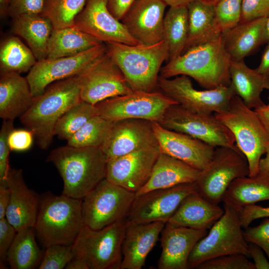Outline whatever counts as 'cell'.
I'll return each mask as SVG.
<instances>
[{
  "instance_id": "6da1fadb",
  "label": "cell",
  "mask_w": 269,
  "mask_h": 269,
  "mask_svg": "<svg viewBox=\"0 0 269 269\" xmlns=\"http://www.w3.org/2000/svg\"><path fill=\"white\" fill-rule=\"evenodd\" d=\"M232 59L222 36L188 49L161 67L160 76L171 78L186 75L206 89L229 86Z\"/></svg>"
},
{
  "instance_id": "7a4b0ae2",
  "label": "cell",
  "mask_w": 269,
  "mask_h": 269,
  "mask_svg": "<svg viewBox=\"0 0 269 269\" xmlns=\"http://www.w3.org/2000/svg\"><path fill=\"white\" fill-rule=\"evenodd\" d=\"M80 74L49 85L43 94L34 97L31 106L20 117L21 124L33 133L40 148L50 146L59 119L82 100Z\"/></svg>"
},
{
  "instance_id": "3957f363",
  "label": "cell",
  "mask_w": 269,
  "mask_h": 269,
  "mask_svg": "<svg viewBox=\"0 0 269 269\" xmlns=\"http://www.w3.org/2000/svg\"><path fill=\"white\" fill-rule=\"evenodd\" d=\"M47 161L56 168L63 181L62 194L82 199L106 178L107 157L101 147L69 145L52 150Z\"/></svg>"
},
{
  "instance_id": "277c9868",
  "label": "cell",
  "mask_w": 269,
  "mask_h": 269,
  "mask_svg": "<svg viewBox=\"0 0 269 269\" xmlns=\"http://www.w3.org/2000/svg\"><path fill=\"white\" fill-rule=\"evenodd\" d=\"M82 199L49 193L41 197L34 229L45 247L72 245L85 226Z\"/></svg>"
},
{
  "instance_id": "5b68a950",
  "label": "cell",
  "mask_w": 269,
  "mask_h": 269,
  "mask_svg": "<svg viewBox=\"0 0 269 269\" xmlns=\"http://www.w3.org/2000/svg\"><path fill=\"white\" fill-rule=\"evenodd\" d=\"M107 52L133 91L152 92L157 87L161 65L168 60L165 41L151 45L105 43Z\"/></svg>"
},
{
  "instance_id": "8992f818",
  "label": "cell",
  "mask_w": 269,
  "mask_h": 269,
  "mask_svg": "<svg viewBox=\"0 0 269 269\" xmlns=\"http://www.w3.org/2000/svg\"><path fill=\"white\" fill-rule=\"evenodd\" d=\"M214 115L233 134L237 146L248 162L249 176L257 175L269 142V134L256 112L235 95L226 111Z\"/></svg>"
},
{
  "instance_id": "52a82bcc",
  "label": "cell",
  "mask_w": 269,
  "mask_h": 269,
  "mask_svg": "<svg viewBox=\"0 0 269 269\" xmlns=\"http://www.w3.org/2000/svg\"><path fill=\"white\" fill-rule=\"evenodd\" d=\"M126 219L100 230L84 226L72 245L74 258L84 261L88 269H120Z\"/></svg>"
},
{
  "instance_id": "ba28073f",
  "label": "cell",
  "mask_w": 269,
  "mask_h": 269,
  "mask_svg": "<svg viewBox=\"0 0 269 269\" xmlns=\"http://www.w3.org/2000/svg\"><path fill=\"white\" fill-rule=\"evenodd\" d=\"M224 209L222 216L194 246L188 259V269H196L207 260L224 255L242 254L250 257L238 212L225 204Z\"/></svg>"
},
{
  "instance_id": "9c48e42d",
  "label": "cell",
  "mask_w": 269,
  "mask_h": 269,
  "mask_svg": "<svg viewBox=\"0 0 269 269\" xmlns=\"http://www.w3.org/2000/svg\"><path fill=\"white\" fill-rule=\"evenodd\" d=\"M135 198V193L104 179L82 199L85 226L100 230L125 219Z\"/></svg>"
},
{
  "instance_id": "30bf717a",
  "label": "cell",
  "mask_w": 269,
  "mask_h": 269,
  "mask_svg": "<svg viewBox=\"0 0 269 269\" xmlns=\"http://www.w3.org/2000/svg\"><path fill=\"white\" fill-rule=\"evenodd\" d=\"M249 174L247 159L237 145L217 147L211 160L195 182L197 192L211 202L219 204L231 183Z\"/></svg>"
},
{
  "instance_id": "8fae6325",
  "label": "cell",
  "mask_w": 269,
  "mask_h": 269,
  "mask_svg": "<svg viewBox=\"0 0 269 269\" xmlns=\"http://www.w3.org/2000/svg\"><path fill=\"white\" fill-rule=\"evenodd\" d=\"M158 123L164 128L187 134L215 147L236 145L232 133L214 114L197 113L176 104L167 109Z\"/></svg>"
},
{
  "instance_id": "7c38bea8",
  "label": "cell",
  "mask_w": 269,
  "mask_h": 269,
  "mask_svg": "<svg viewBox=\"0 0 269 269\" xmlns=\"http://www.w3.org/2000/svg\"><path fill=\"white\" fill-rule=\"evenodd\" d=\"M178 104L161 92L133 91L97 104L98 115L114 122L137 119L159 123L170 106Z\"/></svg>"
},
{
  "instance_id": "4fadbf2b",
  "label": "cell",
  "mask_w": 269,
  "mask_h": 269,
  "mask_svg": "<svg viewBox=\"0 0 269 269\" xmlns=\"http://www.w3.org/2000/svg\"><path fill=\"white\" fill-rule=\"evenodd\" d=\"M157 87L161 92L184 108L204 114L226 111L232 98L236 95L231 85L213 89L197 90L186 75L172 79L159 76Z\"/></svg>"
},
{
  "instance_id": "5bb4252c",
  "label": "cell",
  "mask_w": 269,
  "mask_h": 269,
  "mask_svg": "<svg viewBox=\"0 0 269 269\" xmlns=\"http://www.w3.org/2000/svg\"><path fill=\"white\" fill-rule=\"evenodd\" d=\"M133 91L123 73L107 52L80 74V97L95 105L107 99Z\"/></svg>"
},
{
  "instance_id": "9a60e30c",
  "label": "cell",
  "mask_w": 269,
  "mask_h": 269,
  "mask_svg": "<svg viewBox=\"0 0 269 269\" xmlns=\"http://www.w3.org/2000/svg\"><path fill=\"white\" fill-rule=\"evenodd\" d=\"M107 50L106 44L101 43L75 55L37 61L26 76L32 95H41L54 82L80 74Z\"/></svg>"
},
{
  "instance_id": "2e32d148",
  "label": "cell",
  "mask_w": 269,
  "mask_h": 269,
  "mask_svg": "<svg viewBox=\"0 0 269 269\" xmlns=\"http://www.w3.org/2000/svg\"><path fill=\"white\" fill-rule=\"evenodd\" d=\"M197 191L195 182L148 191L135 198L126 218L127 223H167L182 201Z\"/></svg>"
},
{
  "instance_id": "e0dca14e",
  "label": "cell",
  "mask_w": 269,
  "mask_h": 269,
  "mask_svg": "<svg viewBox=\"0 0 269 269\" xmlns=\"http://www.w3.org/2000/svg\"><path fill=\"white\" fill-rule=\"evenodd\" d=\"M73 26L101 42L139 44L121 21L111 13L107 0H87L76 17Z\"/></svg>"
},
{
  "instance_id": "ac0fdd59",
  "label": "cell",
  "mask_w": 269,
  "mask_h": 269,
  "mask_svg": "<svg viewBox=\"0 0 269 269\" xmlns=\"http://www.w3.org/2000/svg\"><path fill=\"white\" fill-rule=\"evenodd\" d=\"M160 153L158 144L108 160L106 179L136 193L149 180Z\"/></svg>"
},
{
  "instance_id": "d6986e66",
  "label": "cell",
  "mask_w": 269,
  "mask_h": 269,
  "mask_svg": "<svg viewBox=\"0 0 269 269\" xmlns=\"http://www.w3.org/2000/svg\"><path fill=\"white\" fill-rule=\"evenodd\" d=\"M158 145L152 122L137 119L113 122L101 148L107 161L138 150Z\"/></svg>"
},
{
  "instance_id": "ffe728a7",
  "label": "cell",
  "mask_w": 269,
  "mask_h": 269,
  "mask_svg": "<svg viewBox=\"0 0 269 269\" xmlns=\"http://www.w3.org/2000/svg\"><path fill=\"white\" fill-rule=\"evenodd\" d=\"M167 6L161 0H134L121 21L139 44H154L163 40Z\"/></svg>"
},
{
  "instance_id": "44dd1931",
  "label": "cell",
  "mask_w": 269,
  "mask_h": 269,
  "mask_svg": "<svg viewBox=\"0 0 269 269\" xmlns=\"http://www.w3.org/2000/svg\"><path fill=\"white\" fill-rule=\"evenodd\" d=\"M152 127L160 152L203 170L211 160L216 147L187 134L170 130L157 122Z\"/></svg>"
},
{
  "instance_id": "7402d4cb",
  "label": "cell",
  "mask_w": 269,
  "mask_h": 269,
  "mask_svg": "<svg viewBox=\"0 0 269 269\" xmlns=\"http://www.w3.org/2000/svg\"><path fill=\"white\" fill-rule=\"evenodd\" d=\"M6 182L9 191V200L5 218L17 232L34 227L41 197L28 187L21 169L10 168Z\"/></svg>"
},
{
  "instance_id": "603a6c76",
  "label": "cell",
  "mask_w": 269,
  "mask_h": 269,
  "mask_svg": "<svg viewBox=\"0 0 269 269\" xmlns=\"http://www.w3.org/2000/svg\"><path fill=\"white\" fill-rule=\"evenodd\" d=\"M207 230L174 226L167 223L161 235V253L159 269H187L189 256L197 243Z\"/></svg>"
},
{
  "instance_id": "cb8c5ba5",
  "label": "cell",
  "mask_w": 269,
  "mask_h": 269,
  "mask_svg": "<svg viewBox=\"0 0 269 269\" xmlns=\"http://www.w3.org/2000/svg\"><path fill=\"white\" fill-rule=\"evenodd\" d=\"M166 223H127L122 243L120 269H141Z\"/></svg>"
},
{
  "instance_id": "d4e9b609",
  "label": "cell",
  "mask_w": 269,
  "mask_h": 269,
  "mask_svg": "<svg viewBox=\"0 0 269 269\" xmlns=\"http://www.w3.org/2000/svg\"><path fill=\"white\" fill-rule=\"evenodd\" d=\"M200 172V170L187 163L160 152L149 180L135 193V196L153 190L195 182Z\"/></svg>"
},
{
  "instance_id": "484cf974",
  "label": "cell",
  "mask_w": 269,
  "mask_h": 269,
  "mask_svg": "<svg viewBox=\"0 0 269 269\" xmlns=\"http://www.w3.org/2000/svg\"><path fill=\"white\" fill-rule=\"evenodd\" d=\"M224 212V208L195 191L184 198L167 223L174 226L207 230Z\"/></svg>"
},
{
  "instance_id": "4316f807",
  "label": "cell",
  "mask_w": 269,
  "mask_h": 269,
  "mask_svg": "<svg viewBox=\"0 0 269 269\" xmlns=\"http://www.w3.org/2000/svg\"><path fill=\"white\" fill-rule=\"evenodd\" d=\"M34 97L28 82L20 73L0 72V117L13 120L22 116L31 106Z\"/></svg>"
},
{
  "instance_id": "83f0119b",
  "label": "cell",
  "mask_w": 269,
  "mask_h": 269,
  "mask_svg": "<svg viewBox=\"0 0 269 269\" xmlns=\"http://www.w3.org/2000/svg\"><path fill=\"white\" fill-rule=\"evenodd\" d=\"M267 17L240 22L222 34L225 48L232 60H243L268 42Z\"/></svg>"
},
{
  "instance_id": "f1b7e54d",
  "label": "cell",
  "mask_w": 269,
  "mask_h": 269,
  "mask_svg": "<svg viewBox=\"0 0 269 269\" xmlns=\"http://www.w3.org/2000/svg\"><path fill=\"white\" fill-rule=\"evenodd\" d=\"M229 72L230 85L247 107L256 109L265 105L261 94L264 90H269V77L249 67L244 60H232Z\"/></svg>"
},
{
  "instance_id": "f546056e",
  "label": "cell",
  "mask_w": 269,
  "mask_h": 269,
  "mask_svg": "<svg viewBox=\"0 0 269 269\" xmlns=\"http://www.w3.org/2000/svg\"><path fill=\"white\" fill-rule=\"evenodd\" d=\"M215 5L204 0H192L187 4L189 31L183 53L192 47L222 35L216 17Z\"/></svg>"
},
{
  "instance_id": "4dcf8cb0",
  "label": "cell",
  "mask_w": 269,
  "mask_h": 269,
  "mask_svg": "<svg viewBox=\"0 0 269 269\" xmlns=\"http://www.w3.org/2000/svg\"><path fill=\"white\" fill-rule=\"evenodd\" d=\"M269 200V172L235 179L225 191L222 202L237 212L258 202Z\"/></svg>"
},
{
  "instance_id": "1f68e13d",
  "label": "cell",
  "mask_w": 269,
  "mask_h": 269,
  "mask_svg": "<svg viewBox=\"0 0 269 269\" xmlns=\"http://www.w3.org/2000/svg\"><path fill=\"white\" fill-rule=\"evenodd\" d=\"M12 31L22 38L37 60L47 57V45L54 29L42 14H24L12 18Z\"/></svg>"
},
{
  "instance_id": "d6a6232c",
  "label": "cell",
  "mask_w": 269,
  "mask_h": 269,
  "mask_svg": "<svg viewBox=\"0 0 269 269\" xmlns=\"http://www.w3.org/2000/svg\"><path fill=\"white\" fill-rule=\"evenodd\" d=\"M101 43L103 42L74 26L53 29L47 45L46 58L75 55Z\"/></svg>"
},
{
  "instance_id": "836d02e7",
  "label": "cell",
  "mask_w": 269,
  "mask_h": 269,
  "mask_svg": "<svg viewBox=\"0 0 269 269\" xmlns=\"http://www.w3.org/2000/svg\"><path fill=\"white\" fill-rule=\"evenodd\" d=\"M163 29L169 61L181 55L186 45L189 31L187 6L170 7L164 15Z\"/></svg>"
},
{
  "instance_id": "e575fe53",
  "label": "cell",
  "mask_w": 269,
  "mask_h": 269,
  "mask_svg": "<svg viewBox=\"0 0 269 269\" xmlns=\"http://www.w3.org/2000/svg\"><path fill=\"white\" fill-rule=\"evenodd\" d=\"M35 232L34 227L17 232L6 257L11 269H32L40 265L43 254L37 244Z\"/></svg>"
},
{
  "instance_id": "d590c367",
  "label": "cell",
  "mask_w": 269,
  "mask_h": 269,
  "mask_svg": "<svg viewBox=\"0 0 269 269\" xmlns=\"http://www.w3.org/2000/svg\"><path fill=\"white\" fill-rule=\"evenodd\" d=\"M31 49L19 37L10 36L0 45V72H29L37 62Z\"/></svg>"
},
{
  "instance_id": "8d00e7d4",
  "label": "cell",
  "mask_w": 269,
  "mask_h": 269,
  "mask_svg": "<svg viewBox=\"0 0 269 269\" xmlns=\"http://www.w3.org/2000/svg\"><path fill=\"white\" fill-rule=\"evenodd\" d=\"M98 115L95 105L81 100L70 108L58 120L55 135L69 140L90 119Z\"/></svg>"
},
{
  "instance_id": "74e56055",
  "label": "cell",
  "mask_w": 269,
  "mask_h": 269,
  "mask_svg": "<svg viewBox=\"0 0 269 269\" xmlns=\"http://www.w3.org/2000/svg\"><path fill=\"white\" fill-rule=\"evenodd\" d=\"M112 124L113 122L97 115L67 140V145L77 147H101L109 134Z\"/></svg>"
},
{
  "instance_id": "f35d334b",
  "label": "cell",
  "mask_w": 269,
  "mask_h": 269,
  "mask_svg": "<svg viewBox=\"0 0 269 269\" xmlns=\"http://www.w3.org/2000/svg\"><path fill=\"white\" fill-rule=\"evenodd\" d=\"M87 0H46L42 14L51 21L54 29L72 26L76 17Z\"/></svg>"
},
{
  "instance_id": "ab89813d",
  "label": "cell",
  "mask_w": 269,
  "mask_h": 269,
  "mask_svg": "<svg viewBox=\"0 0 269 269\" xmlns=\"http://www.w3.org/2000/svg\"><path fill=\"white\" fill-rule=\"evenodd\" d=\"M242 0H219L215 3L216 17L222 34L241 22Z\"/></svg>"
},
{
  "instance_id": "60d3db41",
  "label": "cell",
  "mask_w": 269,
  "mask_h": 269,
  "mask_svg": "<svg viewBox=\"0 0 269 269\" xmlns=\"http://www.w3.org/2000/svg\"><path fill=\"white\" fill-rule=\"evenodd\" d=\"M73 257L72 245H52L46 247L38 269H65Z\"/></svg>"
},
{
  "instance_id": "b9f144b4",
  "label": "cell",
  "mask_w": 269,
  "mask_h": 269,
  "mask_svg": "<svg viewBox=\"0 0 269 269\" xmlns=\"http://www.w3.org/2000/svg\"><path fill=\"white\" fill-rule=\"evenodd\" d=\"M198 269H256L254 264L242 254L224 255L207 260Z\"/></svg>"
},
{
  "instance_id": "7bdbcfd3",
  "label": "cell",
  "mask_w": 269,
  "mask_h": 269,
  "mask_svg": "<svg viewBox=\"0 0 269 269\" xmlns=\"http://www.w3.org/2000/svg\"><path fill=\"white\" fill-rule=\"evenodd\" d=\"M14 129L13 120H3L0 130V183H6L10 169L9 155L11 150L8 142V137Z\"/></svg>"
},
{
  "instance_id": "ee69618b",
  "label": "cell",
  "mask_w": 269,
  "mask_h": 269,
  "mask_svg": "<svg viewBox=\"0 0 269 269\" xmlns=\"http://www.w3.org/2000/svg\"><path fill=\"white\" fill-rule=\"evenodd\" d=\"M264 219L259 225L245 228L243 233L246 241L260 247L269 260V217Z\"/></svg>"
},
{
  "instance_id": "f6af8a7d",
  "label": "cell",
  "mask_w": 269,
  "mask_h": 269,
  "mask_svg": "<svg viewBox=\"0 0 269 269\" xmlns=\"http://www.w3.org/2000/svg\"><path fill=\"white\" fill-rule=\"evenodd\" d=\"M269 0H242L241 22L268 17Z\"/></svg>"
},
{
  "instance_id": "bcb514c9",
  "label": "cell",
  "mask_w": 269,
  "mask_h": 269,
  "mask_svg": "<svg viewBox=\"0 0 269 269\" xmlns=\"http://www.w3.org/2000/svg\"><path fill=\"white\" fill-rule=\"evenodd\" d=\"M46 0H10L8 16L14 18L24 14H42Z\"/></svg>"
},
{
  "instance_id": "7dc6e473",
  "label": "cell",
  "mask_w": 269,
  "mask_h": 269,
  "mask_svg": "<svg viewBox=\"0 0 269 269\" xmlns=\"http://www.w3.org/2000/svg\"><path fill=\"white\" fill-rule=\"evenodd\" d=\"M34 137L33 133L27 129H14L8 137L11 151H23L29 149L32 145Z\"/></svg>"
},
{
  "instance_id": "c3c4849f",
  "label": "cell",
  "mask_w": 269,
  "mask_h": 269,
  "mask_svg": "<svg viewBox=\"0 0 269 269\" xmlns=\"http://www.w3.org/2000/svg\"><path fill=\"white\" fill-rule=\"evenodd\" d=\"M17 231L5 218L0 219V263L6 259L7 251L13 242Z\"/></svg>"
},
{
  "instance_id": "681fc988",
  "label": "cell",
  "mask_w": 269,
  "mask_h": 269,
  "mask_svg": "<svg viewBox=\"0 0 269 269\" xmlns=\"http://www.w3.org/2000/svg\"><path fill=\"white\" fill-rule=\"evenodd\" d=\"M243 228H247L254 220L269 217V207L256 204L248 205L238 212Z\"/></svg>"
},
{
  "instance_id": "f907efd6",
  "label": "cell",
  "mask_w": 269,
  "mask_h": 269,
  "mask_svg": "<svg viewBox=\"0 0 269 269\" xmlns=\"http://www.w3.org/2000/svg\"><path fill=\"white\" fill-rule=\"evenodd\" d=\"M249 256L253 260L256 269H269V260L258 246L249 243Z\"/></svg>"
},
{
  "instance_id": "816d5d0a",
  "label": "cell",
  "mask_w": 269,
  "mask_h": 269,
  "mask_svg": "<svg viewBox=\"0 0 269 269\" xmlns=\"http://www.w3.org/2000/svg\"><path fill=\"white\" fill-rule=\"evenodd\" d=\"M134 0H107L108 7L111 13L121 20Z\"/></svg>"
},
{
  "instance_id": "f5cc1de1",
  "label": "cell",
  "mask_w": 269,
  "mask_h": 269,
  "mask_svg": "<svg viewBox=\"0 0 269 269\" xmlns=\"http://www.w3.org/2000/svg\"><path fill=\"white\" fill-rule=\"evenodd\" d=\"M9 200V191L6 183H0V219L5 217Z\"/></svg>"
},
{
  "instance_id": "db71d44e",
  "label": "cell",
  "mask_w": 269,
  "mask_h": 269,
  "mask_svg": "<svg viewBox=\"0 0 269 269\" xmlns=\"http://www.w3.org/2000/svg\"><path fill=\"white\" fill-rule=\"evenodd\" d=\"M264 51L260 63L256 68L260 73L269 77V43Z\"/></svg>"
},
{
  "instance_id": "11a10c76",
  "label": "cell",
  "mask_w": 269,
  "mask_h": 269,
  "mask_svg": "<svg viewBox=\"0 0 269 269\" xmlns=\"http://www.w3.org/2000/svg\"><path fill=\"white\" fill-rule=\"evenodd\" d=\"M255 111L269 134V109L267 105L256 109Z\"/></svg>"
},
{
  "instance_id": "9f6ffc18",
  "label": "cell",
  "mask_w": 269,
  "mask_h": 269,
  "mask_svg": "<svg viewBox=\"0 0 269 269\" xmlns=\"http://www.w3.org/2000/svg\"><path fill=\"white\" fill-rule=\"evenodd\" d=\"M266 156L261 158L259 164V171L269 172V142L266 150Z\"/></svg>"
},
{
  "instance_id": "6f0895ef",
  "label": "cell",
  "mask_w": 269,
  "mask_h": 269,
  "mask_svg": "<svg viewBox=\"0 0 269 269\" xmlns=\"http://www.w3.org/2000/svg\"><path fill=\"white\" fill-rule=\"evenodd\" d=\"M66 269H88L87 264L81 260L73 258L67 265Z\"/></svg>"
},
{
  "instance_id": "680465c9",
  "label": "cell",
  "mask_w": 269,
  "mask_h": 269,
  "mask_svg": "<svg viewBox=\"0 0 269 269\" xmlns=\"http://www.w3.org/2000/svg\"><path fill=\"white\" fill-rule=\"evenodd\" d=\"M10 0H0V15L3 18L8 15V10Z\"/></svg>"
},
{
  "instance_id": "91938a15",
  "label": "cell",
  "mask_w": 269,
  "mask_h": 269,
  "mask_svg": "<svg viewBox=\"0 0 269 269\" xmlns=\"http://www.w3.org/2000/svg\"><path fill=\"white\" fill-rule=\"evenodd\" d=\"M171 6H187L192 0H161Z\"/></svg>"
},
{
  "instance_id": "94428289",
  "label": "cell",
  "mask_w": 269,
  "mask_h": 269,
  "mask_svg": "<svg viewBox=\"0 0 269 269\" xmlns=\"http://www.w3.org/2000/svg\"><path fill=\"white\" fill-rule=\"evenodd\" d=\"M266 28L268 35V43H269V16L267 17L266 22Z\"/></svg>"
},
{
  "instance_id": "6125c7cd",
  "label": "cell",
  "mask_w": 269,
  "mask_h": 269,
  "mask_svg": "<svg viewBox=\"0 0 269 269\" xmlns=\"http://www.w3.org/2000/svg\"><path fill=\"white\" fill-rule=\"evenodd\" d=\"M205 0L206 1L210 2H212V3H216L219 0Z\"/></svg>"
},
{
  "instance_id": "be15d7a7",
  "label": "cell",
  "mask_w": 269,
  "mask_h": 269,
  "mask_svg": "<svg viewBox=\"0 0 269 269\" xmlns=\"http://www.w3.org/2000/svg\"><path fill=\"white\" fill-rule=\"evenodd\" d=\"M268 100H269V103L268 105H267V108L269 109V96L268 97Z\"/></svg>"
}]
</instances>
